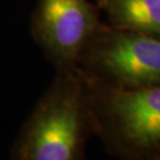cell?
<instances>
[{
  "label": "cell",
  "instance_id": "2",
  "mask_svg": "<svg viewBox=\"0 0 160 160\" xmlns=\"http://www.w3.org/2000/svg\"><path fill=\"white\" fill-rule=\"evenodd\" d=\"M82 75L94 137L106 152L120 160H160V87L115 88Z\"/></svg>",
  "mask_w": 160,
  "mask_h": 160
},
{
  "label": "cell",
  "instance_id": "3",
  "mask_svg": "<svg viewBox=\"0 0 160 160\" xmlns=\"http://www.w3.org/2000/svg\"><path fill=\"white\" fill-rule=\"evenodd\" d=\"M77 67L87 77L115 88L160 87V38L101 23Z\"/></svg>",
  "mask_w": 160,
  "mask_h": 160
},
{
  "label": "cell",
  "instance_id": "5",
  "mask_svg": "<svg viewBox=\"0 0 160 160\" xmlns=\"http://www.w3.org/2000/svg\"><path fill=\"white\" fill-rule=\"evenodd\" d=\"M109 25L160 38V0H97Z\"/></svg>",
  "mask_w": 160,
  "mask_h": 160
},
{
  "label": "cell",
  "instance_id": "1",
  "mask_svg": "<svg viewBox=\"0 0 160 160\" xmlns=\"http://www.w3.org/2000/svg\"><path fill=\"white\" fill-rule=\"evenodd\" d=\"M94 137L84 77L78 67L56 76L25 121L11 157L16 160H81Z\"/></svg>",
  "mask_w": 160,
  "mask_h": 160
},
{
  "label": "cell",
  "instance_id": "4",
  "mask_svg": "<svg viewBox=\"0 0 160 160\" xmlns=\"http://www.w3.org/2000/svg\"><path fill=\"white\" fill-rule=\"evenodd\" d=\"M100 13L89 0H37L31 33L55 69L74 68L102 23Z\"/></svg>",
  "mask_w": 160,
  "mask_h": 160
}]
</instances>
